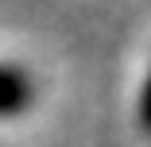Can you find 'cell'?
I'll return each mask as SVG.
<instances>
[{
    "label": "cell",
    "instance_id": "obj_1",
    "mask_svg": "<svg viewBox=\"0 0 151 147\" xmlns=\"http://www.w3.org/2000/svg\"><path fill=\"white\" fill-rule=\"evenodd\" d=\"M31 77L16 66H0V116H16L31 105Z\"/></svg>",
    "mask_w": 151,
    "mask_h": 147
}]
</instances>
